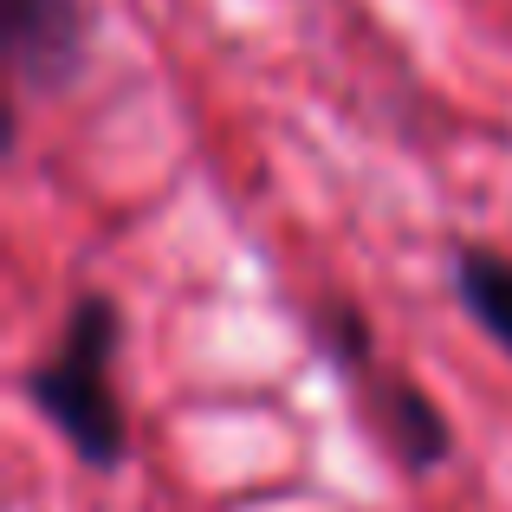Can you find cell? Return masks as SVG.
<instances>
[{
    "label": "cell",
    "instance_id": "6da1fadb",
    "mask_svg": "<svg viewBox=\"0 0 512 512\" xmlns=\"http://www.w3.org/2000/svg\"><path fill=\"white\" fill-rule=\"evenodd\" d=\"M117 350H124L117 299L111 292H85L65 312L52 350L26 370V402L91 474H117L130 461V422H124V396H117Z\"/></svg>",
    "mask_w": 512,
    "mask_h": 512
},
{
    "label": "cell",
    "instance_id": "7a4b0ae2",
    "mask_svg": "<svg viewBox=\"0 0 512 512\" xmlns=\"http://www.w3.org/2000/svg\"><path fill=\"white\" fill-rule=\"evenodd\" d=\"M98 13L91 0H7V72L13 91L52 98L91 65Z\"/></svg>",
    "mask_w": 512,
    "mask_h": 512
},
{
    "label": "cell",
    "instance_id": "3957f363",
    "mask_svg": "<svg viewBox=\"0 0 512 512\" xmlns=\"http://www.w3.org/2000/svg\"><path fill=\"white\" fill-rule=\"evenodd\" d=\"M376 422H383L389 448H396V461L409 474H428V467H441L454 454V428L441 415V402L422 383H409V376H383L376 383Z\"/></svg>",
    "mask_w": 512,
    "mask_h": 512
},
{
    "label": "cell",
    "instance_id": "277c9868",
    "mask_svg": "<svg viewBox=\"0 0 512 512\" xmlns=\"http://www.w3.org/2000/svg\"><path fill=\"white\" fill-rule=\"evenodd\" d=\"M448 279H454L461 312L512 357V260L493 253V247H461L454 266H448Z\"/></svg>",
    "mask_w": 512,
    "mask_h": 512
}]
</instances>
